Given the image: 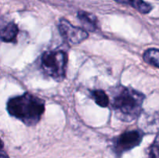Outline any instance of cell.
I'll list each match as a JSON object with an SVG mask.
<instances>
[{"label": "cell", "instance_id": "cell-5", "mask_svg": "<svg viewBox=\"0 0 159 158\" xmlns=\"http://www.w3.org/2000/svg\"><path fill=\"white\" fill-rule=\"evenodd\" d=\"M59 32L64 40L71 44H78L86 40L89 37L87 31L77 27L70 23L65 19H61L59 22Z\"/></svg>", "mask_w": 159, "mask_h": 158}, {"label": "cell", "instance_id": "cell-3", "mask_svg": "<svg viewBox=\"0 0 159 158\" xmlns=\"http://www.w3.org/2000/svg\"><path fill=\"white\" fill-rule=\"evenodd\" d=\"M67 62V54L64 51H47L42 55L40 66L48 77L56 81H62L65 77Z\"/></svg>", "mask_w": 159, "mask_h": 158}, {"label": "cell", "instance_id": "cell-8", "mask_svg": "<svg viewBox=\"0 0 159 158\" xmlns=\"http://www.w3.org/2000/svg\"><path fill=\"white\" fill-rule=\"evenodd\" d=\"M114 1L120 4L129 5L143 14L149 13L152 10V6H151V4L146 2L144 0H114Z\"/></svg>", "mask_w": 159, "mask_h": 158}, {"label": "cell", "instance_id": "cell-12", "mask_svg": "<svg viewBox=\"0 0 159 158\" xmlns=\"http://www.w3.org/2000/svg\"><path fill=\"white\" fill-rule=\"evenodd\" d=\"M3 147H4V143L0 139V158H4L6 156V152L5 150H3Z\"/></svg>", "mask_w": 159, "mask_h": 158}, {"label": "cell", "instance_id": "cell-7", "mask_svg": "<svg viewBox=\"0 0 159 158\" xmlns=\"http://www.w3.org/2000/svg\"><path fill=\"white\" fill-rule=\"evenodd\" d=\"M19 29L16 23H9L0 31V39L6 43L15 42L18 35Z\"/></svg>", "mask_w": 159, "mask_h": 158}, {"label": "cell", "instance_id": "cell-11", "mask_svg": "<svg viewBox=\"0 0 159 158\" xmlns=\"http://www.w3.org/2000/svg\"><path fill=\"white\" fill-rule=\"evenodd\" d=\"M150 157L151 158H159L158 136H157L156 138H155V143H154L153 145H152V148H151Z\"/></svg>", "mask_w": 159, "mask_h": 158}, {"label": "cell", "instance_id": "cell-9", "mask_svg": "<svg viewBox=\"0 0 159 158\" xmlns=\"http://www.w3.org/2000/svg\"><path fill=\"white\" fill-rule=\"evenodd\" d=\"M144 60L146 63L158 68L159 67V50L156 48H151L144 52Z\"/></svg>", "mask_w": 159, "mask_h": 158}, {"label": "cell", "instance_id": "cell-10", "mask_svg": "<svg viewBox=\"0 0 159 158\" xmlns=\"http://www.w3.org/2000/svg\"><path fill=\"white\" fill-rule=\"evenodd\" d=\"M92 97L95 102L101 107H107L110 103V99L107 93L102 90H95L91 92Z\"/></svg>", "mask_w": 159, "mask_h": 158}, {"label": "cell", "instance_id": "cell-4", "mask_svg": "<svg viewBox=\"0 0 159 158\" xmlns=\"http://www.w3.org/2000/svg\"><path fill=\"white\" fill-rule=\"evenodd\" d=\"M141 130H130L120 135L114 142V150L117 154L132 150L140 145L143 139Z\"/></svg>", "mask_w": 159, "mask_h": 158}, {"label": "cell", "instance_id": "cell-6", "mask_svg": "<svg viewBox=\"0 0 159 158\" xmlns=\"http://www.w3.org/2000/svg\"><path fill=\"white\" fill-rule=\"evenodd\" d=\"M78 18L81 22L85 31H91L94 32L97 29L98 20L97 17L91 12L86 11H79L78 12Z\"/></svg>", "mask_w": 159, "mask_h": 158}, {"label": "cell", "instance_id": "cell-2", "mask_svg": "<svg viewBox=\"0 0 159 158\" xmlns=\"http://www.w3.org/2000/svg\"><path fill=\"white\" fill-rule=\"evenodd\" d=\"M44 110V101L29 92L12 98L7 102L9 115L29 126L39 122Z\"/></svg>", "mask_w": 159, "mask_h": 158}, {"label": "cell", "instance_id": "cell-1", "mask_svg": "<svg viewBox=\"0 0 159 158\" xmlns=\"http://www.w3.org/2000/svg\"><path fill=\"white\" fill-rule=\"evenodd\" d=\"M112 107L120 120L132 122L141 115L145 99L141 92L120 85L112 91Z\"/></svg>", "mask_w": 159, "mask_h": 158}]
</instances>
